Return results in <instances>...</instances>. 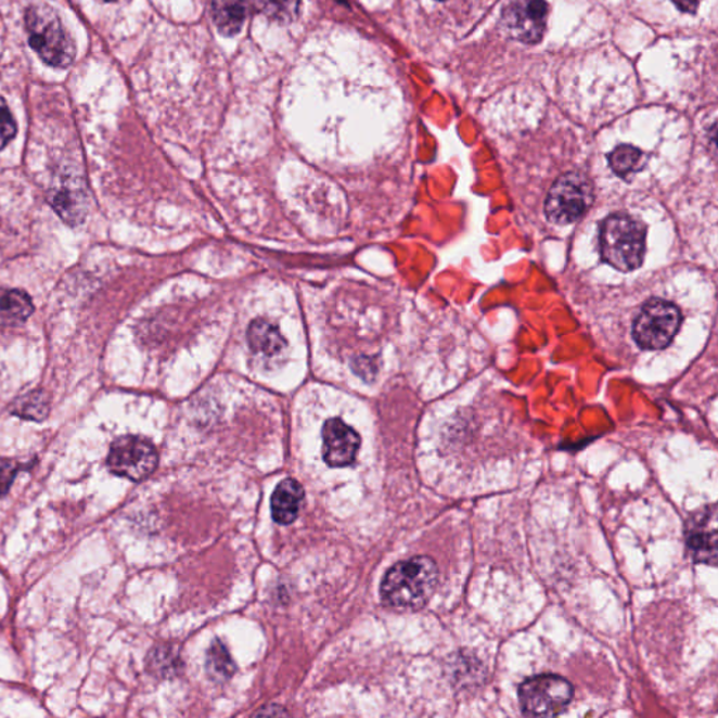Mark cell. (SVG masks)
Masks as SVG:
<instances>
[{
	"label": "cell",
	"mask_w": 718,
	"mask_h": 718,
	"mask_svg": "<svg viewBox=\"0 0 718 718\" xmlns=\"http://www.w3.org/2000/svg\"><path fill=\"white\" fill-rule=\"evenodd\" d=\"M207 671L215 681L223 682L231 678L236 667H234L231 654L228 653L222 641H214L207 655Z\"/></svg>",
	"instance_id": "5bb4252c"
},
{
	"label": "cell",
	"mask_w": 718,
	"mask_h": 718,
	"mask_svg": "<svg viewBox=\"0 0 718 718\" xmlns=\"http://www.w3.org/2000/svg\"><path fill=\"white\" fill-rule=\"evenodd\" d=\"M257 13L256 0H213V17L223 36L242 31L247 18Z\"/></svg>",
	"instance_id": "8fae6325"
},
{
	"label": "cell",
	"mask_w": 718,
	"mask_h": 718,
	"mask_svg": "<svg viewBox=\"0 0 718 718\" xmlns=\"http://www.w3.org/2000/svg\"><path fill=\"white\" fill-rule=\"evenodd\" d=\"M26 28L33 50L46 64L68 68L74 62L75 42L54 9L44 3L31 4L26 12Z\"/></svg>",
	"instance_id": "7a4b0ae2"
},
{
	"label": "cell",
	"mask_w": 718,
	"mask_h": 718,
	"mask_svg": "<svg viewBox=\"0 0 718 718\" xmlns=\"http://www.w3.org/2000/svg\"><path fill=\"white\" fill-rule=\"evenodd\" d=\"M159 463V454L150 440L127 435L114 440L110 449L107 464L110 471L132 482L150 477Z\"/></svg>",
	"instance_id": "52a82bcc"
},
{
	"label": "cell",
	"mask_w": 718,
	"mask_h": 718,
	"mask_svg": "<svg viewBox=\"0 0 718 718\" xmlns=\"http://www.w3.org/2000/svg\"><path fill=\"white\" fill-rule=\"evenodd\" d=\"M257 13L266 14L271 21L290 23L298 16L300 0H256Z\"/></svg>",
	"instance_id": "2e32d148"
},
{
	"label": "cell",
	"mask_w": 718,
	"mask_h": 718,
	"mask_svg": "<svg viewBox=\"0 0 718 718\" xmlns=\"http://www.w3.org/2000/svg\"><path fill=\"white\" fill-rule=\"evenodd\" d=\"M105 2H114V0H105Z\"/></svg>",
	"instance_id": "603a6c76"
},
{
	"label": "cell",
	"mask_w": 718,
	"mask_h": 718,
	"mask_svg": "<svg viewBox=\"0 0 718 718\" xmlns=\"http://www.w3.org/2000/svg\"><path fill=\"white\" fill-rule=\"evenodd\" d=\"M592 201V184L586 176L579 174L560 176L546 198V217L557 225L576 222L587 213Z\"/></svg>",
	"instance_id": "8992f818"
},
{
	"label": "cell",
	"mask_w": 718,
	"mask_h": 718,
	"mask_svg": "<svg viewBox=\"0 0 718 718\" xmlns=\"http://www.w3.org/2000/svg\"><path fill=\"white\" fill-rule=\"evenodd\" d=\"M151 672L157 677L167 678L176 675L177 667L180 665V659L174 650L166 648L155 649L152 651L150 658H148Z\"/></svg>",
	"instance_id": "ac0fdd59"
},
{
	"label": "cell",
	"mask_w": 718,
	"mask_h": 718,
	"mask_svg": "<svg viewBox=\"0 0 718 718\" xmlns=\"http://www.w3.org/2000/svg\"><path fill=\"white\" fill-rule=\"evenodd\" d=\"M574 697L573 684L554 674L526 679L520 687V706L529 717L560 716Z\"/></svg>",
	"instance_id": "277c9868"
},
{
	"label": "cell",
	"mask_w": 718,
	"mask_h": 718,
	"mask_svg": "<svg viewBox=\"0 0 718 718\" xmlns=\"http://www.w3.org/2000/svg\"><path fill=\"white\" fill-rule=\"evenodd\" d=\"M361 438L343 420L332 419L323 427V458L332 467H346L356 461Z\"/></svg>",
	"instance_id": "9c48e42d"
},
{
	"label": "cell",
	"mask_w": 718,
	"mask_h": 718,
	"mask_svg": "<svg viewBox=\"0 0 718 718\" xmlns=\"http://www.w3.org/2000/svg\"><path fill=\"white\" fill-rule=\"evenodd\" d=\"M549 7L544 0H515L502 13L505 31L525 44L542 40L548 22Z\"/></svg>",
	"instance_id": "ba28073f"
},
{
	"label": "cell",
	"mask_w": 718,
	"mask_h": 718,
	"mask_svg": "<svg viewBox=\"0 0 718 718\" xmlns=\"http://www.w3.org/2000/svg\"><path fill=\"white\" fill-rule=\"evenodd\" d=\"M439 569L427 556H418L395 564L386 573L381 586L385 605L401 611L420 610L437 590Z\"/></svg>",
	"instance_id": "6da1fadb"
},
{
	"label": "cell",
	"mask_w": 718,
	"mask_h": 718,
	"mask_svg": "<svg viewBox=\"0 0 718 718\" xmlns=\"http://www.w3.org/2000/svg\"><path fill=\"white\" fill-rule=\"evenodd\" d=\"M30 296L23 291H7L0 295V322L14 324L24 322L33 313Z\"/></svg>",
	"instance_id": "4fadbf2b"
},
{
	"label": "cell",
	"mask_w": 718,
	"mask_h": 718,
	"mask_svg": "<svg viewBox=\"0 0 718 718\" xmlns=\"http://www.w3.org/2000/svg\"><path fill=\"white\" fill-rule=\"evenodd\" d=\"M14 413L21 415L23 419L40 421L47 418L48 406L44 397L35 394L22 397V400L14 407Z\"/></svg>",
	"instance_id": "d6986e66"
},
{
	"label": "cell",
	"mask_w": 718,
	"mask_h": 718,
	"mask_svg": "<svg viewBox=\"0 0 718 718\" xmlns=\"http://www.w3.org/2000/svg\"><path fill=\"white\" fill-rule=\"evenodd\" d=\"M305 490L299 482L294 478H286L275 488L271 499L272 518L280 525H290L296 518L300 511L302 501H304Z\"/></svg>",
	"instance_id": "7c38bea8"
},
{
	"label": "cell",
	"mask_w": 718,
	"mask_h": 718,
	"mask_svg": "<svg viewBox=\"0 0 718 718\" xmlns=\"http://www.w3.org/2000/svg\"><path fill=\"white\" fill-rule=\"evenodd\" d=\"M17 127L7 102L0 98V150H3L16 136Z\"/></svg>",
	"instance_id": "ffe728a7"
},
{
	"label": "cell",
	"mask_w": 718,
	"mask_h": 718,
	"mask_svg": "<svg viewBox=\"0 0 718 718\" xmlns=\"http://www.w3.org/2000/svg\"><path fill=\"white\" fill-rule=\"evenodd\" d=\"M687 544L696 563H706L715 566L717 560V524L716 507L693 515L687 529Z\"/></svg>",
	"instance_id": "30bf717a"
},
{
	"label": "cell",
	"mask_w": 718,
	"mask_h": 718,
	"mask_svg": "<svg viewBox=\"0 0 718 718\" xmlns=\"http://www.w3.org/2000/svg\"><path fill=\"white\" fill-rule=\"evenodd\" d=\"M675 7L684 13H696L701 0H672Z\"/></svg>",
	"instance_id": "7402d4cb"
},
{
	"label": "cell",
	"mask_w": 718,
	"mask_h": 718,
	"mask_svg": "<svg viewBox=\"0 0 718 718\" xmlns=\"http://www.w3.org/2000/svg\"><path fill=\"white\" fill-rule=\"evenodd\" d=\"M248 339L256 351L267 354V356H274L284 346L279 332L266 322L253 323L251 332H248Z\"/></svg>",
	"instance_id": "9a60e30c"
},
{
	"label": "cell",
	"mask_w": 718,
	"mask_h": 718,
	"mask_svg": "<svg viewBox=\"0 0 718 718\" xmlns=\"http://www.w3.org/2000/svg\"><path fill=\"white\" fill-rule=\"evenodd\" d=\"M17 471L18 467L16 464L11 462L3 463L2 466H0V496L7 495Z\"/></svg>",
	"instance_id": "44dd1931"
},
{
	"label": "cell",
	"mask_w": 718,
	"mask_h": 718,
	"mask_svg": "<svg viewBox=\"0 0 718 718\" xmlns=\"http://www.w3.org/2000/svg\"><path fill=\"white\" fill-rule=\"evenodd\" d=\"M681 323L682 315L677 305L668 300L650 299L634 320L633 337L643 349H663L672 343Z\"/></svg>",
	"instance_id": "5b68a950"
},
{
	"label": "cell",
	"mask_w": 718,
	"mask_h": 718,
	"mask_svg": "<svg viewBox=\"0 0 718 718\" xmlns=\"http://www.w3.org/2000/svg\"><path fill=\"white\" fill-rule=\"evenodd\" d=\"M600 242L603 260L617 270L633 271L644 260L645 228L629 215L607 217L602 223Z\"/></svg>",
	"instance_id": "3957f363"
},
{
	"label": "cell",
	"mask_w": 718,
	"mask_h": 718,
	"mask_svg": "<svg viewBox=\"0 0 718 718\" xmlns=\"http://www.w3.org/2000/svg\"><path fill=\"white\" fill-rule=\"evenodd\" d=\"M641 153L638 148L630 145L617 146L610 155V165L617 176L625 177L640 169Z\"/></svg>",
	"instance_id": "e0dca14e"
}]
</instances>
